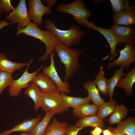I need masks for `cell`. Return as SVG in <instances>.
I'll use <instances>...</instances> for the list:
<instances>
[{"mask_svg":"<svg viewBox=\"0 0 135 135\" xmlns=\"http://www.w3.org/2000/svg\"><path fill=\"white\" fill-rule=\"evenodd\" d=\"M12 74L0 70V95L5 88L10 85L13 78Z\"/></svg>","mask_w":135,"mask_h":135,"instance_id":"4dcf8cb0","label":"cell"},{"mask_svg":"<svg viewBox=\"0 0 135 135\" xmlns=\"http://www.w3.org/2000/svg\"><path fill=\"white\" fill-rule=\"evenodd\" d=\"M55 114L53 111L45 112L43 118L29 132L31 135H44L51 119Z\"/></svg>","mask_w":135,"mask_h":135,"instance_id":"603a6c76","label":"cell"},{"mask_svg":"<svg viewBox=\"0 0 135 135\" xmlns=\"http://www.w3.org/2000/svg\"><path fill=\"white\" fill-rule=\"evenodd\" d=\"M76 125L83 128L87 127L94 128L98 126L102 129L105 128L102 120L97 114L80 118L76 122Z\"/></svg>","mask_w":135,"mask_h":135,"instance_id":"7402d4cb","label":"cell"},{"mask_svg":"<svg viewBox=\"0 0 135 135\" xmlns=\"http://www.w3.org/2000/svg\"><path fill=\"white\" fill-rule=\"evenodd\" d=\"M117 102L113 99H110L109 101L104 102L98 106L97 115L102 120L112 114Z\"/></svg>","mask_w":135,"mask_h":135,"instance_id":"83f0119b","label":"cell"},{"mask_svg":"<svg viewBox=\"0 0 135 135\" xmlns=\"http://www.w3.org/2000/svg\"><path fill=\"white\" fill-rule=\"evenodd\" d=\"M42 118L41 116L39 115L36 118L24 120L10 129L0 132V135H9L16 132H29L40 121Z\"/></svg>","mask_w":135,"mask_h":135,"instance_id":"9a60e30c","label":"cell"},{"mask_svg":"<svg viewBox=\"0 0 135 135\" xmlns=\"http://www.w3.org/2000/svg\"><path fill=\"white\" fill-rule=\"evenodd\" d=\"M27 11L28 16L33 23L40 25L42 24V16L44 14H49L52 12L51 9L44 5L40 0H29Z\"/></svg>","mask_w":135,"mask_h":135,"instance_id":"30bf717a","label":"cell"},{"mask_svg":"<svg viewBox=\"0 0 135 135\" xmlns=\"http://www.w3.org/2000/svg\"><path fill=\"white\" fill-rule=\"evenodd\" d=\"M98 106L94 104H85L77 108L74 109V116L80 118L97 114Z\"/></svg>","mask_w":135,"mask_h":135,"instance_id":"cb8c5ba5","label":"cell"},{"mask_svg":"<svg viewBox=\"0 0 135 135\" xmlns=\"http://www.w3.org/2000/svg\"><path fill=\"white\" fill-rule=\"evenodd\" d=\"M68 125L66 122H60L54 117L47 127L44 135H64Z\"/></svg>","mask_w":135,"mask_h":135,"instance_id":"44dd1931","label":"cell"},{"mask_svg":"<svg viewBox=\"0 0 135 135\" xmlns=\"http://www.w3.org/2000/svg\"><path fill=\"white\" fill-rule=\"evenodd\" d=\"M2 12V11L0 10V13H1Z\"/></svg>","mask_w":135,"mask_h":135,"instance_id":"ab89813d","label":"cell"},{"mask_svg":"<svg viewBox=\"0 0 135 135\" xmlns=\"http://www.w3.org/2000/svg\"><path fill=\"white\" fill-rule=\"evenodd\" d=\"M128 112L127 108L123 104H117L110 116L106 121L111 125L117 124L126 116Z\"/></svg>","mask_w":135,"mask_h":135,"instance_id":"484cf974","label":"cell"},{"mask_svg":"<svg viewBox=\"0 0 135 135\" xmlns=\"http://www.w3.org/2000/svg\"><path fill=\"white\" fill-rule=\"evenodd\" d=\"M122 49L116 50L120 56L116 60L109 63L107 66L108 70L114 66H119L124 67V69L128 70L130 64L135 61V47L134 44L130 43L124 44Z\"/></svg>","mask_w":135,"mask_h":135,"instance_id":"52a82bcc","label":"cell"},{"mask_svg":"<svg viewBox=\"0 0 135 135\" xmlns=\"http://www.w3.org/2000/svg\"><path fill=\"white\" fill-rule=\"evenodd\" d=\"M12 24L11 22L8 23L4 19H2L0 22V30L6 26L10 25Z\"/></svg>","mask_w":135,"mask_h":135,"instance_id":"8d00e7d4","label":"cell"},{"mask_svg":"<svg viewBox=\"0 0 135 135\" xmlns=\"http://www.w3.org/2000/svg\"><path fill=\"white\" fill-rule=\"evenodd\" d=\"M112 10L114 14L119 13L130 6L129 0H110Z\"/></svg>","mask_w":135,"mask_h":135,"instance_id":"f546056e","label":"cell"},{"mask_svg":"<svg viewBox=\"0 0 135 135\" xmlns=\"http://www.w3.org/2000/svg\"><path fill=\"white\" fill-rule=\"evenodd\" d=\"M124 68V66H120L119 69L115 71L111 78L108 79V95L110 99L112 98L115 88L118 82L126 74L123 72Z\"/></svg>","mask_w":135,"mask_h":135,"instance_id":"d4e9b609","label":"cell"},{"mask_svg":"<svg viewBox=\"0 0 135 135\" xmlns=\"http://www.w3.org/2000/svg\"><path fill=\"white\" fill-rule=\"evenodd\" d=\"M28 63H18L10 60L3 53H0V70L12 73L27 66Z\"/></svg>","mask_w":135,"mask_h":135,"instance_id":"ac0fdd59","label":"cell"},{"mask_svg":"<svg viewBox=\"0 0 135 135\" xmlns=\"http://www.w3.org/2000/svg\"><path fill=\"white\" fill-rule=\"evenodd\" d=\"M90 132V135H100L102 132L103 129L100 128L96 126Z\"/></svg>","mask_w":135,"mask_h":135,"instance_id":"836d02e7","label":"cell"},{"mask_svg":"<svg viewBox=\"0 0 135 135\" xmlns=\"http://www.w3.org/2000/svg\"><path fill=\"white\" fill-rule=\"evenodd\" d=\"M61 94L66 111L68 110L69 107H72L74 109L77 108L90 103V100L87 96L84 98L74 97L68 96L64 93Z\"/></svg>","mask_w":135,"mask_h":135,"instance_id":"ffe728a7","label":"cell"},{"mask_svg":"<svg viewBox=\"0 0 135 135\" xmlns=\"http://www.w3.org/2000/svg\"><path fill=\"white\" fill-rule=\"evenodd\" d=\"M16 29V36L23 33L26 35L40 40L44 43L46 50L44 54L38 59L39 62L46 60L50 54L54 51L57 44L60 41L50 30H42L38 28L36 24L31 22L24 28H22L18 26Z\"/></svg>","mask_w":135,"mask_h":135,"instance_id":"6da1fadb","label":"cell"},{"mask_svg":"<svg viewBox=\"0 0 135 135\" xmlns=\"http://www.w3.org/2000/svg\"><path fill=\"white\" fill-rule=\"evenodd\" d=\"M88 28L99 32L105 37L110 48V52L108 56L110 54H111V56L108 60L110 61L114 60L118 55L116 50L118 43L110 29H107L98 27L91 21L89 22Z\"/></svg>","mask_w":135,"mask_h":135,"instance_id":"7c38bea8","label":"cell"},{"mask_svg":"<svg viewBox=\"0 0 135 135\" xmlns=\"http://www.w3.org/2000/svg\"><path fill=\"white\" fill-rule=\"evenodd\" d=\"M103 135H112V133L108 129L103 130Z\"/></svg>","mask_w":135,"mask_h":135,"instance_id":"74e56055","label":"cell"},{"mask_svg":"<svg viewBox=\"0 0 135 135\" xmlns=\"http://www.w3.org/2000/svg\"><path fill=\"white\" fill-rule=\"evenodd\" d=\"M135 82V66L119 81L116 87L122 88L128 97L132 96V86Z\"/></svg>","mask_w":135,"mask_h":135,"instance_id":"2e32d148","label":"cell"},{"mask_svg":"<svg viewBox=\"0 0 135 135\" xmlns=\"http://www.w3.org/2000/svg\"><path fill=\"white\" fill-rule=\"evenodd\" d=\"M30 83L37 86L43 93L57 89L56 85L52 79L42 73H37Z\"/></svg>","mask_w":135,"mask_h":135,"instance_id":"5bb4252c","label":"cell"},{"mask_svg":"<svg viewBox=\"0 0 135 135\" xmlns=\"http://www.w3.org/2000/svg\"><path fill=\"white\" fill-rule=\"evenodd\" d=\"M34 60L33 58L31 59L28 62L27 68L21 76L18 79L12 81L9 86L8 91L9 95L12 97H17L20 95L21 90L26 88L30 84V82L34 78L35 75L44 66L42 64L36 71L29 73L28 69L30 65Z\"/></svg>","mask_w":135,"mask_h":135,"instance_id":"8992f818","label":"cell"},{"mask_svg":"<svg viewBox=\"0 0 135 135\" xmlns=\"http://www.w3.org/2000/svg\"><path fill=\"white\" fill-rule=\"evenodd\" d=\"M55 53L53 51L50 55V64L43 68L42 73L50 77L56 85L57 90L61 93L69 94L70 90L69 88L70 83L63 82L59 76L55 66L54 57Z\"/></svg>","mask_w":135,"mask_h":135,"instance_id":"9c48e42d","label":"cell"},{"mask_svg":"<svg viewBox=\"0 0 135 135\" xmlns=\"http://www.w3.org/2000/svg\"><path fill=\"white\" fill-rule=\"evenodd\" d=\"M116 128L126 135H135V119L129 117L117 124Z\"/></svg>","mask_w":135,"mask_h":135,"instance_id":"4316f807","label":"cell"},{"mask_svg":"<svg viewBox=\"0 0 135 135\" xmlns=\"http://www.w3.org/2000/svg\"><path fill=\"white\" fill-rule=\"evenodd\" d=\"M56 10L71 14L78 24L88 28L89 22L88 20L92 13L86 7L83 0H76L68 4L62 3L57 6Z\"/></svg>","mask_w":135,"mask_h":135,"instance_id":"277c9868","label":"cell"},{"mask_svg":"<svg viewBox=\"0 0 135 135\" xmlns=\"http://www.w3.org/2000/svg\"><path fill=\"white\" fill-rule=\"evenodd\" d=\"M114 24L130 26L135 24V6L132 4L122 12L112 16Z\"/></svg>","mask_w":135,"mask_h":135,"instance_id":"4fadbf2b","label":"cell"},{"mask_svg":"<svg viewBox=\"0 0 135 135\" xmlns=\"http://www.w3.org/2000/svg\"><path fill=\"white\" fill-rule=\"evenodd\" d=\"M83 84L84 89L87 90L88 92L87 97L94 104L99 106L105 102L104 100L100 96L98 90L93 81L88 80L84 82Z\"/></svg>","mask_w":135,"mask_h":135,"instance_id":"e0dca14e","label":"cell"},{"mask_svg":"<svg viewBox=\"0 0 135 135\" xmlns=\"http://www.w3.org/2000/svg\"><path fill=\"white\" fill-rule=\"evenodd\" d=\"M40 108L45 112L53 111L55 114L66 111L61 94L57 89L43 93Z\"/></svg>","mask_w":135,"mask_h":135,"instance_id":"5b68a950","label":"cell"},{"mask_svg":"<svg viewBox=\"0 0 135 135\" xmlns=\"http://www.w3.org/2000/svg\"><path fill=\"white\" fill-rule=\"evenodd\" d=\"M54 51L64 66L65 75L64 82H68L74 73L80 69L78 58L83 49L80 47L70 48L60 41L56 46Z\"/></svg>","mask_w":135,"mask_h":135,"instance_id":"7a4b0ae2","label":"cell"},{"mask_svg":"<svg viewBox=\"0 0 135 135\" xmlns=\"http://www.w3.org/2000/svg\"><path fill=\"white\" fill-rule=\"evenodd\" d=\"M110 29L118 43L135 44V29L134 25L118 26L114 24Z\"/></svg>","mask_w":135,"mask_h":135,"instance_id":"8fae6325","label":"cell"},{"mask_svg":"<svg viewBox=\"0 0 135 135\" xmlns=\"http://www.w3.org/2000/svg\"><path fill=\"white\" fill-rule=\"evenodd\" d=\"M7 21L12 24L17 23L22 28H25L31 22L28 16L25 0H20L12 12L5 16Z\"/></svg>","mask_w":135,"mask_h":135,"instance_id":"ba28073f","label":"cell"},{"mask_svg":"<svg viewBox=\"0 0 135 135\" xmlns=\"http://www.w3.org/2000/svg\"><path fill=\"white\" fill-rule=\"evenodd\" d=\"M43 93L37 86L32 84H30L24 90V94L31 98L34 102L35 111L40 108Z\"/></svg>","mask_w":135,"mask_h":135,"instance_id":"d6986e66","label":"cell"},{"mask_svg":"<svg viewBox=\"0 0 135 135\" xmlns=\"http://www.w3.org/2000/svg\"><path fill=\"white\" fill-rule=\"evenodd\" d=\"M108 129L112 133V135H126L116 128L110 127H108Z\"/></svg>","mask_w":135,"mask_h":135,"instance_id":"e575fe53","label":"cell"},{"mask_svg":"<svg viewBox=\"0 0 135 135\" xmlns=\"http://www.w3.org/2000/svg\"><path fill=\"white\" fill-rule=\"evenodd\" d=\"M47 6L50 8L52 7L56 3V0H45L44 1Z\"/></svg>","mask_w":135,"mask_h":135,"instance_id":"d590c367","label":"cell"},{"mask_svg":"<svg viewBox=\"0 0 135 135\" xmlns=\"http://www.w3.org/2000/svg\"><path fill=\"white\" fill-rule=\"evenodd\" d=\"M105 72L102 66H101L99 71L93 82L97 87L98 90L102 94L107 96L108 93V79L104 76Z\"/></svg>","mask_w":135,"mask_h":135,"instance_id":"f1b7e54d","label":"cell"},{"mask_svg":"<svg viewBox=\"0 0 135 135\" xmlns=\"http://www.w3.org/2000/svg\"><path fill=\"white\" fill-rule=\"evenodd\" d=\"M44 27L68 48L79 45L82 36L86 34V32L81 30L76 24L72 25L66 30L58 29L56 26L54 22L50 19L46 21Z\"/></svg>","mask_w":135,"mask_h":135,"instance_id":"3957f363","label":"cell"},{"mask_svg":"<svg viewBox=\"0 0 135 135\" xmlns=\"http://www.w3.org/2000/svg\"><path fill=\"white\" fill-rule=\"evenodd\" d=\"M20 135H31L30 132H22L20 133Z\"/></svg>","mask_w":135,"mask_h":135,"instance_id":"f35d334b","label":"cell"},{"mask_svg":"<svg viewBox=\"0 0 135 135\" xmlns=\"http://www.w3.org/2000/svg\"><path fill=\"white\" fill-rule=\"evenodd\" d=\"M83 129L76 125H69L67 130L64 135H78L79 132Z\"/></svg>","mask_w":135,"mask_h":135,"instance_id":"d6a6232c","label":"cell"},{"mask_svg":"<svg viewBox=\"0 0 135 135\" xmlns=\"http://www.w3.org/2000/svg\"><path fill=\"white\" fill-rule=\"evenodd\" d=\"M14 8L12 5L10 0H0V10L2 11L9 13Z\"/></svg>","mask_w":135,"mask_h":135,"instance_id":"1f68e13d","label":"cell"}]
</instances>
